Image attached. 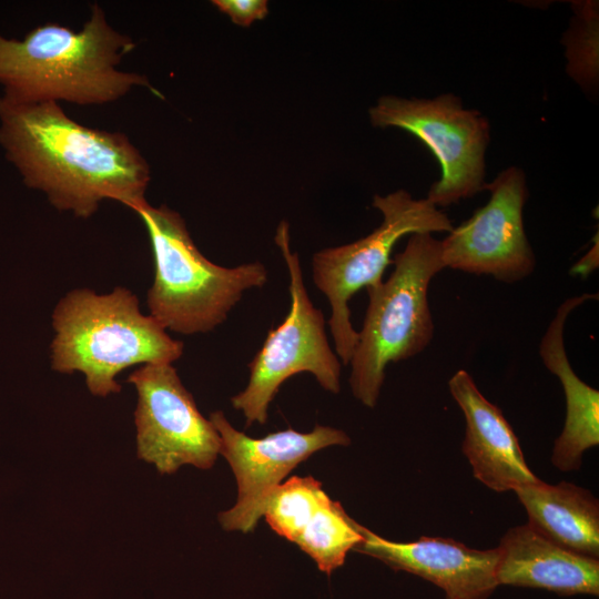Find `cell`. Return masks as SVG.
Masks as SVG:
<instances>
[{
  "instance_id": "cell-5",
  "label": "cell",
  "mask_w": 599,
  "mask_h": 599,
  "mask_svg": "<svg viewBox=\"0 0 599 599\" xmlns=\"http://www.w3.org/2000/svg\"><path fill=\"white\" fill-rule=\"evenodd\" d=\"M393 264L385 282L366 288L368 306L349 362L352 393L369 408L377 404L386 366L416 356L433 339L428 288L446 268L441 242L432 233H413Z\"/></svg>"
},
{
  "instance_id": "cell-4",
  "label": "cell",
  "mask_w": 599,
  "mask_h": 599,
  "mask_svg": "<svg viewBox=\"0 0 599 599\" xmlns=\"http://www.w3.org/2000/svg\"><path fill=\"white\" fill-rule=\"evenodd\" d=\"M134 212L145 225L154 261L146 304L164 329L182 335L212 332L246 291L267 283V268L258 261L225 267L207 260L184 219L166 205L155 207L145 202Z\"/></svg>"
},
{
  "instance_id": "cell-2",
  "label": "cell",
  "mask_w": 599,
  "mask_h": 599,
  "mask_svg": "<svg viewBox=\"0 0 599 599\" xmlns=\"http://www.w3.org/2000/svg\"><path fill=\"white\" fill-rule=\"evenodd\" d=\"M134 47L97 3L80 30L48 22L20 40L0 34V99L11 104L93 105L114 102L138 87L160 95L145 75L118 69Z\"/></svg>"
},
{
  "instance_id": "cell-19",
  "label": "cell",
  "mask_w": 599,
  "mask_h": 599,
  "mask_svg": "<svg viewBox=\"0 0 599 599\" xmlns=\"http://www.w3.org/2000/svg\"><path fill=\"white\" fill-rule=\"evenodd\" d=\"M572 7L575 18L562 40L567 71L585 91H592L598 83V2H576Z\"/></svg>"
},
{
  "instance_id": "cell-15",
  "label": "cell",
  "mask_w": 599,
  "mask_h": 599,
  "mask_svg": "<svg viewBox=\"0 0 599 599\" xmlns=\"http://www.w3.org/2000/svg\"><path fill=\"white\" fill-rule=\"evenodd\" d=\"M597 298V293H583L565 300L539 344L540 358L560 380L566 398L564 429L551 455V463L561 471L578 470L582 454L599 444V392L573 372L564 344V328L569 314L585 302Z\"/></svg>"
},
{
  "instance_id": "cell-17",
  "label": "cell",
  "mask_w": 599,
  "mask_h": 599,
  "mask_svg": "<svg viewBox=\"0 0 599 599\" xmlns=\"http://www.w3.org/2000/svg\"><path fill=\"white\" fill-rule=\"evenodd\" d=\"M359 527L338 501L327 497L295 544L315 561L322 572L329 576L344 565L347 552L362 542Z\"/></svg>"
},
{
  "instance_id": "cell-14",
  "label": "cell",
  "mask_w": 599,
  "mask_h": 599,
  "mask_svg": "<svg viewBox=\"0 0 599 599\" xmlns=\"http://www.w3.org/2000/svg\"><path fill=\"white\" fill-rule=\"evenodd\" d=\"M497 585L539 588L561 596L599 595V559L558 546L528 522L500 539Z\"/></svg>"
},
{
  "instance_id": "cell-7",
  "label": "cell",
  "mask_w": 599,
  "mask_h": 599,
  "mask_svg": "<svg viewBox=\"0 0 599 599\" xmlns=\"http://www.w3.org/2000/svg\"><path fill=\"white\" fill-rule=\"evenodd\" d=\"M274 240L287 267L291 306L248 364L246 387L231 398L232 406L245 417L246 427L266 424L270 404L281 385L295 374L309 373L325 390H341V359L328 343L323 312L306 291L298 254L291 250L287 222L278 224Z\"/></svg>"
},
{
  "instance_id": "cell-8",
  "label": "cell",
  "mask_w": 599,
  "mask_h": 599,
  "mask_svg": "<svg viewBox=\"0 0 599 599\" xmlns=\"http://www.w3.org/2000/svg\"><path fill=\"white\" fill-rule=\"evenodd\" d=\"M376 128L405 130L437 158L441 176L428 192L435 206H448L485 189V153L489 143L488 120L463 106L453 93L434 99L384 95L369 109Z\"/></svg>"
},
{
  "instance_id": "cell-3",
  "label": "cell",
  "mask_w": 599,
  "mask_h": 599,
  "mask_svg": "<svg viewBox=\"0 0 599 599\" xmlns=\"http://www.w3.org/2000/svg\"><path fill=\"white\" fill-rule=\"evenodd\" d=\"M52 328L51 368L83 374L88 389L99 397L121 392L115 378L124 369L173 364L184 351V344L143 314L139 298L121 286L102 295L90 288L70 291L53 309Z\"/></svg>"
},
{
  "instance_id": "cell-16",
  "label": "cell",
  "mask_w": 599,
  "mask_h": 599,
  "mask_svg": "<svg viewBox=\"0 0 599 599\" xmlns=\"http://www.w3.org/2000/svg\"><path fill=\"white\" fill-rule=\"evenodd\" d=\"M514 491L539 534L570 551L599 557V501L589 490L539 480Z\"/></svg>"
},
{
  "instance_id": "cell-20",
  "label": "cell",
  "mask_w": 599,
  "mask_h": 599,
  "mask_svg": "<svg viewBox=\"0 0 599 599\" xmlns=\"http://www.w3.org/2000/svg\"><path fill=\"white\" fill-rule=\"evenodd\" d=\"M212 4L241 27H248L268 13L266 0H213Z\"/></svg>"
},
{
  "instance_id": "cell-9",
  "label": "cell",
  "mask_w": 599,
  "mask_h": 599,
  "mask_svg": "<svg viewBox=\"0 0 599 599\" xmlns=\"http://www.w3.org/2000/svg\"><path fill=\"white\" fill-rule=\"evenodd\" d=\"M128 383L138 394L134 410L136 455L161 474L183 465L210 469L220 454L221 439L199 410L172 364H145Z\"/></svg>"
},
{
  "instance_id": "cell-21",
  "label": "cell",
  "mask_w": 599,
  "mask_h": 599,
  "mask_svg": "<svg viewBox=\"0 0 599 599\" xmlns=\"http://www.w3.org/2000/svg\"><path fill=\"white\" fill-rule=\"evenodd\" d=\"M598 236L596 243L589 250V252L582 256L570 270V273L573 275H580L581 277H587L592 273L599 264L598 261Z\"/></svg>"
},
{
  "instance_id": "cell-11",
  "label": "cell",
  "mask_w": 599,
  "mask_h": 599,
  "mask_svg": "<svg viewBox=\"0 0 599 599\" xmlns=\"http://www.w3.org/2000/svg\"><path fill=\"white\" fill-rule=\"evenodd\" d=\"M209 419L221 439L220 454L237 483L235 505L219 514L227 531H253L268 497L297 465L323 448L351 444L345 432L329 426L316 425L308 433L287 428L253 438L235 429L222 410L213 412Z\"/></svg>"
},
{
  "instance_id": "cell-13",
  "label": "cell",
  "mask_w": 599,
  "mask_h": 599,
  "mask_svg": "<svg viewBox=\"0 0 599 599\" xmlns=\"http://www.w3.org/2000/svg\"><path fill=\"white\" fill-rule=\"evenodd\" d=\"M448 387L466 419L461 450L474 476L499 493L538 483L501 409L485 398L471 375L456 372Z\"/></svg>"
},
{
  "instance_id": "cell-1",
  "label": "cell",
  "mask_w": 599,
  "mask_h": 599,
  "mask_svg": "<svg viewBox=\"0 0 599 599\" xmlns=\"http://www.w3.org/2000/svg\"><path fill=\"white\" fill-rule=\"evenodd\" d=\"M0 144L24 184L59 211L88 219L104 200L133 211L146 202L150 166L128 136L82 125L58 102L0 99Z\"/></svg>"
},
{
  "instance_id": "cell-6",
  "label": "cell",
  "mask_w": 599,
  "mask_h": 599,
  "mask_svg": "<svg viewBox=\"0 0 599 599\" xmlns=\"http://www.w3.org/2000/svg\"><path fill=\"white\" fill-rule=\"evenodd\" d=\"M372 204L383 215L379 226L353 243L321 250L312 260L313 283L328 300V326L335 353L344 365L349 364L358 339L348 307L353 295L383 282L386 267L393 263V248L403 236L453 230L444 212L405 190L385 196L376 194Z\"/></svg>"
},
{
  "instance_id": "cell-10",
  "label": "cell",
  "mask_w": 599,
  "mask_h": 599,
  "mask_svg": "<svg viewBox=\"0 0 599 599\" xmlns=\"http://www.w3.org/2000/svg\"><path fill=\"white\" fill-rule=\"evenodd\" d=\"M484 190L490 192L489 201L440 241L443 263L456 271L516 283L536 266L524 226L525 173L509 166Z\"/></svg>"
},
{
  "instance_id": "cell-18",
  "label": "cell",
  "mask_w": 599,
  "mask_h": 599,
  "mask_svg": "<svg viewBox=\"0 0 599 599\" xmlns=\"http://www.w3.org/2000/svg\"><path fill=\"white\" fill-rule=\"evenodd\" d=\"M327 497L321 481L312 476H293L275 488L263 516L277 535L295 544Z\"/></svg>"
},
{
  "instance_id": "cell-12",
  "label": "cell",
  "mask_w": 599,
  "mask_h": 599,
  "mask_svg": "<svg viewBox=\"0 0 599 599\" xmlns=\"http://www.w3.org/2000/svg\"><path fill=\"white\" fill-rule=\"evenodd\" d=\"M355 551L394 570L416 575L439 587L447 599H488L498 587L497 549L479 550L449 538L422 537L410 542L387 540L361 525Z\"/></svg>"
}]
</instances>
